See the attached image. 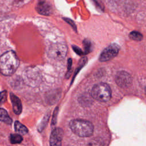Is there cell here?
Here are the masks:
<instances>
[{
	"label": "cell",
	"mask_w": 146,
	"mask_h": 146,
	"mask_svg": "<svg viewBox=\"0 0 146 146\" xmlns=\"http://www.w3.org/2000/svg\"><path fill=\"white\" fill-rule=\"evenodd\" d=\"M19 64V59L13 51H7L0 56V72L5 76L13 75Z\"/></svg>",
	"instance_id": "cell-1"
},
{
	"label": "cell",
	"mask_w": 146,
	"mask_h": 146,
	"mask_svg": "<svg viewBox=\"0 0 146 146\" xmlns=\"http://www.w3.org/2000/svg\"><path fill=\"white\" fill-rule=\"evenodd\" d=\"M69 125L72 131L80 137H89L94 132L92 124L86 120L79 119L72 120L70 122Z\"/></svg>",
	"instance_id": "cell-2"
},
{
	"label": "cell",
	"mask_w": 146,
	"mask_h": 146,
	"mask_svg": "<svg viewBox=\"0 0 146 146\" xmlns=\"http://www.w3.org/2000/svg\"><path fill=\"white\" fill-rule=\"evenodd\" d=\"M91 96L93 98L99 102H107L111 97V88L107 83H98L92 87Z\"/></svg>",
	"instance_id": "cell-3"
},
{
	"label": "cell",
	"mask_w": 146,
	"mask_h": 146,
	"mask_svg": "<svg viewBox=\"0 0 146 146\" xmlns=\"http://www.w3.org/2000/svg\"><path fill=\"white\" fill-rule=\"evenodd\" d=\"M67 52V46L62 43H56L51 44L48 50V55L55 60H62Z\"/></svg>",
	"instance_id": "cell-4"
},
{
	"label": "cell",
	"mask_w": 146,
	"mask_h": 146,
	"mask_svg": "<svg viewBox=\"0 0 146 146\" xmlns=\"http://www.w3.org/2000/svg\"><path fill=\"white\" fill-rule=\"evenodd\" d=\"M119 51V46L115 43H113L106 47L101 53L99 56V60L106 62L115 57Z\"/></svg>",
	"instance_id": "cell-5"
},
{
	"label": "cell",
	"mask_w": 146,
	"mask_h": 146,
	"mask_svg": "<svg viewBox=\"0 0 146 146\" xmlns=\"http://www.w3.org/2000/svg\"><path fill=\"white\" fill-rule=\"evenodd\" d=\"M115 82L121 88L129 87L132 84L131 75L124 71H121L117 73L115 76Z\"/></svg>",
	"instance_id": "cell-6"
},
{
	"label": "cell",
	"mask_w": 146,
	"mask_h": 146,
	"mask_svg": "<svg viewBox=\"0 0 146 146\" xmlns=\"http://www.w3.org/2000/svg\"><path fill=\"white\" fill-rule=\"evenodd\" d=\"M63 136V130L60 128H55L51 133L50 139V146H62Z\"/></svg>",
	"instance_id": "cell-7"
},
{
	"label": "cell",
	"mask_w": 146,
	"mask_h": 146,
	"mask_svg": "<svg viewBox=\"0 0 146 146\" xmlns=\"http://www.w3.org/2000/svg\"><path fill=\"white\" fill-rule=\"evenodd\" d=\"M10 99L12 102L14 112L17 115L20 114L22 110V103L20 99L13 93H10Z\"/></svg>",
	"instance_id": "cell-8"
},
{
	"label": "cell",
	"mask_w": 146,
	"mask_h": 146,
	"mask_svg": "<svg viewBox=\"0 0 146 146\" xmlns=\"http://www.w3.org/2000/svg\"><path fill=\"white\" fill-rule=\"evenodd\" d=\"M36 10L40 14L48 15L51 13V7L47 3L42 1L38 3Z\"/></svg>",
	"instance_id": "cell-9"
},
{
	"label": "cell",
	"mask_w": 146,
	"mask_h": 146,
	"mask_svg": "<svg viewBox=\"0 0 146 146\" xmlns=\"http://www.w3.org/2000/svg\"><path fill=\"white\" fill-rule=\"evenodd\" d=\"M0 121L7 124L12 123V119L9 116L7 112L2 108H0Z\"/></svg>",
	"instance_id": "cell-10"
},
{
	"label": "cell",
	"mask_w": 146,
	"mask_h": 146,
	"mask_svg": "<svg viewBox=\"0 0 146 146\" xmlns=\"http://www.w3.org/2000/svg\"><path fill=\"white\" fill-rule=\"evenodd\" d=\"M14 128L16 132L22 135H25L28 132V129L27 128V127L18 121H16L15 122Z\"/></svg>",
	"instance_id": "cell-11"
},
{
	"label": "cell",
	"mask_w": 146,
	"mask_h": 146,
	"mask_svg": "<svg viewBox=\"0 0 146 146\" xmlns=\"http://www.w3.org/2000/svg\"><path fill=\"white\" fill-rule=\"evenodd\" d=\"M23 140V137L21 135L18 134H11L10 136V140L12 144L21 143Z\"/></svg>",
	"instance_id": "cell-12"
},
{
	"label": "cell",
	"mask_w": 146,
	"mask_h": 146,
	"mask_svg": "<svg viewBox=\"0 0 146 146\" xmlns=\"http://www.w3.org/2000/svg\"><path fill=\"white\" fill-rule=\"evenodd\" d=\"M129 37L131 39H132L134 40L139 41L143 39V35L138 31H133L130 33Z\"/></svg>",
	"instance_id": "cell-13"
},
{
	"label": "cell",
	"mask_w": 146,
	"mask_h": 146,
	"mask_svg": "<svg viewBox=\"0 0 146 146\" xmlns=\"http://www.w3.org/2000/svg\"><path fill=\"white\" fill-rule=\"evenodd\" d=\"M7 99V92L6 91H3L0 92V105L4 103Z\"/></svg>",
	"instance_id": "cell-14"
},
{
	"label": "cell",
	"mask_w": 146,
	"mask_h": 146,
	"mask_svg": "<svg viewBox=\"0 0 146 146\" xmlns=\"http://www.w3.org/2000/svg\"><path fill=\"white\" fill-rule=\"evenodd\" d=\"M83 44H84V47L85 49L86 53H88L91 48V43L89 40H84L83 41Z\"/></svg>",
	"instance_id": "cell-15"
},
{
	"label": "cell",
	"mask_w": 146,
	"mask_h": 146,
	"mask_svg": "<svg viewBox=\"0 0 146 146\" xmlns=\"http://www.w3.org/2000/svg\"><path fill=\"white\" fill-rule=\"evenodd\" d=\"M72 48H73V50H74V51H75L76 54H78V55H82V54H83V51H82V50H81L80 48H79L78 47H77V46H72Z\"/></svg>",
	"instance_id": "cell-16"
},
{
	"label": "cell",
	"mask_w": 146,
	"mask_h": 146,
	"mask_svg": "<svg viewBox=\"0 0 146 146\" xmlns=\"http://www.w3.org/2000/svg\"><path fill=\"white\" fill-rule=\"evenodd\" d=\"M58 108H56L55 111H54V115H53V116H52V123L53 124H55L56 123V114L58 113Z\"/></svg>",
	"instance_id": "cell-17"
},
{
	"label": "cell",
	"mask_w": 146,
	"mask_h": 146,
	"mask_svg": "<svg viewBox=\"0 0 146 146\" xmlns=\"http://www.w3.org/2000/svg\"><path fill=\"white\" fill-rule=\"evenodd\" d=\"M64 20H65L68 23H69V24L72 27V28L74 29V30H76V26H75V25L74 24V23L73 22V21H72V20H71V19H68V18H64Z\"/></svg>",
	"instance_id": "cell-18"
},
{
	"label": "cell",
	"mask_w": 146,
	"mask_h": 146,
	"mask_svg": "<svg viewBox=\"0 0 146 146\" xmlns=\"http://www.w3.org/2000/svg\"><path fill=\"white\" fill-rule=\"evenodd\" d=\"M71 64H72V60L71 59H69L68 61V70H69L71 68Z\"/></svg>",
	"instance_id": "cell-19"
},
{
	"label": "cell",
	"mask_w": 146,
	"mask_h": 146,
	"mask_svg": "<svg viewBox=\"0 0 146 146\" xmlns=\"http://www.w3.org/2000/svg\"><path fill=\"white\" fill-rule=\"evenodd\" d=\"M145 92H146V88H145Z\"/></svg>",
	"instance_id": "cell-20"
}]
</instances>
